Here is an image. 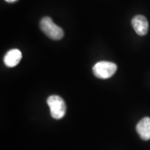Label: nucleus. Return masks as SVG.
<instances>
[{"label":"nucleus","mask_w":150,"mask_h":150,"mask_svg":"<svg viewBox=\"0 0 150 150\" xmlns=\"http://www.w3.org/2000/svg\"><path fill=\"white\" fill-rule=\"evenodd\" d=\"M40 27L45 34L52 40H61L64 35L63 30L56 25L50 17H45L41 20Z\"/></svg>","instance_id":"nucleus-1"},{"label":"nucleus","mask_w":150,"mask_h":150,"mask_svg":"<svg viewBox=\"0 0 150 150\" xmlns=\"http://www.w3.org/2000/svg\"><path fill=\"white\" fill-rule=\"evenodd\" d=\"M52 117L56 120L63 118L66 112V105L63 99L58 95H52L47 100Z\"/></svg>","instance_id":"nucleus-2"},{"label":"nucleus","mask_w":150,"mask_h":150,"mask_svg":"<svg viewBox=\"0 0 150 150\" xmlns=\"http://www.w3.org/2000/svg\"><path fill=\"white\" fill-rule=\"evenodd\" d=\"M117 67L114 63L109 61H99L93 66V74L102 79L110 78L117 71Z\"/></svg>","instance_id":"nucleus-3"},{"label":"nucleus","mask_w":150,"mask_h":150,"mask_svg":"<svg viewBox=\"0 0 150 150\" xmlns=\"http://www.w3.org/2000/svg\"><path fill=\"white\" fill-rule=\"evenodd\" d=\"M131 24L136 33L139 35L147 34L149 29V23L147 18L143 16H136L131 20Z\"/></svg>","instance_id":"nucleus-4"},{"label":"nucleus","mask_w":150,"mask_h":150,"mask_svg":"<svg viewBox=\"0 0 150 150\" xmlns=\"http://www.w3.org/2000/svg\"><path fill=\"white\" fill-rule=\"evenodd\" d=\"M22 57V52L18 49L9 50L4 57V64L8 67H13L19 64Z\"/></svg>","instance_id":"nucleus-5"},{"label":"nucleus","mask_w":150,"mask_h":150,"mask_svg":"<svg viewBox=\"0 0 150 150\" xmlns=\"http://www.w3.org/2000/svg\"><path fill=\"white\" fill-rule=\"evenodd\" d=\"M136 131L142 140H150V117L142 118L137 125Z\"/></svg>","instance_id":"nucleus-6"},{"label":"nucleus","mask_w":150,"mask_h":150,"mask_svg":"<svg viewBox=\"0 0 150 150\" xmlns=\"http://www.w3.org/2000/svg\"><path fill=\"white\" fill-rule=\"evenodd\" d=\"M5 1L8 3H13V2H16V1H18V0H5Z\"/></svg>","instance_id":"nucleus-7"}]
</instances>
